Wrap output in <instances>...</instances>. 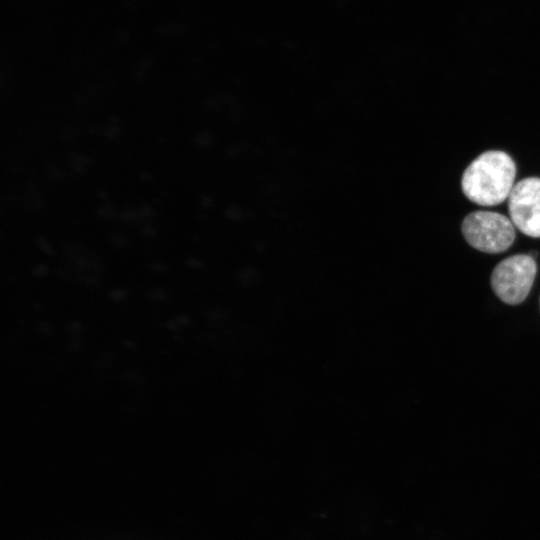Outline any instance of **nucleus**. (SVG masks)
I'll list each match as a JSON object with an SVG mask.
<instances>
[{"mask_svg": "<svg viewBox=\"0 0 540 540\" xmlns=\"http://www.w3.org/2000/svg\"><path fill=\"white\" fill-rule=\"evenodd\" d=\"M517 167L514 159L502 150H487L465 168L461 190L472 203L490 207L507 201L516 184Z\"/></svg>", "mask_w": 540, "mask_h": 540, "instance_id": "f257e3e1", "label": "nucleus"}, {"mask_svg": "<svg viewBox=\"0 0 540 540\" xmlns=\"http://www.w3.org/2000/svg\"><path fill=\"white\" fill-rule=\"evenodd\" d=\"M461 232L471 247L490 254L506 251L516 237V228L508 216L488 210L467 214L461 223Z\"/></svg>", "mask_w": 540, "mask_h": 540, "instance_id": "f03ea898", "label": "nucleus"}, {"mask_svg": "<svg viewBox=\"0 0 540 540\" xmlns=\"http://www.w3.org/2000/svg\"><path fill=\"white\" fill-rule=\"evenodd\" d=\"M537 273V264L529 254H516L499 262L491 274V286L504 303L516 305L528 296Z\"/></svg>", "mask_w": 540, "mask_h": 540, "instance_id": "7ed1b4c3", "label": "nucleus"}, {"mask_svg": "<svg viewBox=\"0 0 540 540\" xmlns=\"http://www.w3.org/2000/svg\"><path fill=\"white\" fill-rule=\"evenodd\" d=\"M508 217L528 237L540 238V177L516 182L507 199Z\"/></svg>", "mask_w": 540, "mask_h": 540, "instance_id": "20e7f679", "label": "nucleus"}]
</instances>
